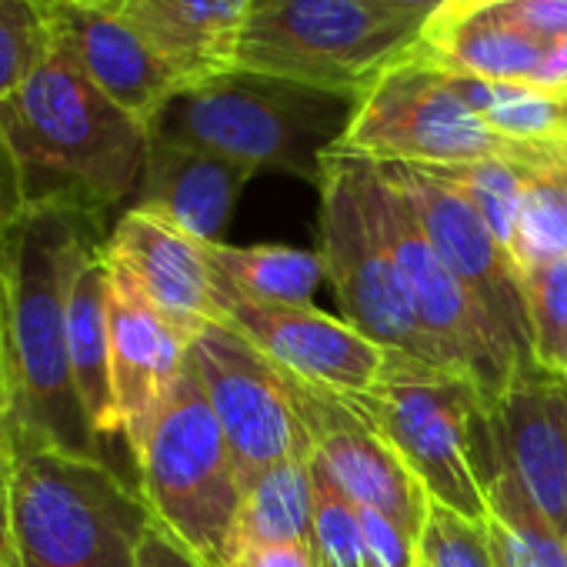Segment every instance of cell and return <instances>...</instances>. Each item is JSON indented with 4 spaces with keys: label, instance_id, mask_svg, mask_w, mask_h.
Segmentation results:
<instances>
[{
    "label": "cell",
    "instance_id": "obj_1",
    "mask_svg": "<svg viewBox=\"0 0 567 567\" xmlns=\"http://www.w3.org/2000/svg\"><path fill=\"white\" fill-rule=\"evenodd\" d=\"M104 240V217L71 207H28L0 234V404L14 431L107 464L71 371V291Z\"/></svg>",
    "mask_w": 567,
    "mask_h": 567
},
{
    "label": "cell",
    "instance_id": "obj_2",
    "mask_svg": "<svg viewBox=\"0 0 567 567\" xmlns=\"http://www.w3.org/2000/svg\"><path fill=\"white\" fill-rule=\"evenodd\" d=\"M28 207H71L104 217L134 200L151 131L114 104L61 48L0 101Z\"/></svg>",
    "mask_w": 567,
    "mask_h": 567
},
{
    "label": "cell",
    "instance_id": "obj_3",
    "mask_svg": "<svg viewBox=\"0 0 567 567\" xmlns=\"http://www.w3.org/2000/svg\"><path fill=\"white\" fill-rule=\"evenodd\" d=\"M354 94L230 71L167 101L151 134L227 157L247 171H280L321 184L328 154L348 134Z\"/></svg>",
    "mask_w": 567,
    "mask_h": 567
},
{
    "label": "cell",
    "instance_id": "obj_4",
    "mask_svg": "<svg viewBox=\"0 0 567 567\" xmlns=\"http://www.w3.org/2000/svg\"><path fill=\"white\" fill-rule=\"evenodd\" d=\"M154 520L141 491L91 457L34 434L11 444V530L18 567H137Z\"/></svg>",
    "mask_w": 567,
    "mask_h": 567
},
{
    "label": "cell",
    "instance_id": "obj_5",
    "mask_svg": "<svg viewBox=\"0 0 567 567\" xmlns=\"http://www.w3.org/2000/svg\"><path fill=\"white\" fill-rule=\"evenodd\" d=\"M398 454L427 497L474 524L487 520V484L501 467L491 408L467 378L391 354L384 381L344 394Z\"/></svg>",
    "mask_w": 567,
    "mask_h": 567
},
{
    "label": "cell",
    "instance_id": "obj_6",
    "mask_svg": "<svg viewBox=\"0 0 567 567\" xmlns=\"http://www.w3.org/2000/svg\"><path fill=\"white\" fill-rule=\"evenodd\" d=\"M424 21L388 0H254L237 71L364 97L417 44Z\"/></svg>",
    "mask_w": 567,
    "mask_h": 567
},
{
    "label": "cell",
    "instance_id": "obj_7",
    "mask_svg": "<svg viewBox=\"0 0 567 567\" xmlns=\"http://www.w3.org/2000/svg\"><path fill=\"white\" fill-rule=\"evenodd\" d=\"M134 467L154 520L204 564L224 567L244 491L190 361L167 391Z\"/></svg>",
    "mask_w": 567,
    "mask_h": 567
},
{
    "label": "cell",
    "instance_id": "obj_8",
    "mask_svg": "<svg viewBox=\"0 0 567 567\" xmlns=\"http://www.w3.org/2000/svg\"><path fill=\"white\" fill-rule=\"evenodd\" d=\"M334 151L374 164L451 167L474 161H514L527 167L554 164L564 151L524 147L491 131L444 81L437 68L411 51L391 64L358 101L348 134Z\"/></svg>",
    "mask_w": 567,
    "mask_h": 567
},
{
    "label": "cell",
    "instance_id": "obj_9",
    "mask_svg": "<svg viewBox=\"0 0 567 567\" xmlns=\"http://www.w3.org/2000/svg\"><path fill=\"white\" fill-rule=\"evenodd\" d=\"M318 187V254L324 260V277L331 280L334 298L341 305V318L384 351L451 371L414 318L404 277L364 204L354 157L344 151H331Z\"/></svg>",
    "mask_w": 567,
    "mask_h": 567
},
{
    "label": "cell",
    "instance_id": "obj_10",
    "mask_svg": "<svg viewBox=\"0 0 567 567\" xmlns=\"http://www.w3.org/2000/svg\"><path fill=\"white\" fill-rule=\"evenodd\" d=\"M354 157L358 184L364 194V204L404 277V288L411 295L414 318L421 331L434 341L441 358L451 371L477 384L487 408L504 394L514 361L467 298V291L457 284V277L444 267L437 250L431 247L414 204L408 194L388 177V171L368 157Z\"/></svg>",
    "mask_w": 567,
    "mask_h": 567
},
{
    "label": "cell",
    "instance_id": "obj_11",
    "mask_svg": "<svg viewBox=\"0 0 567 567\" xmlns=\"http://www.w3.org/2000/svg\"><path fill=\"white\" fill-rule=\"evenodd\" d=\"M381 167L414 204L431 247L437 250L444 267L457 277V284L467 291V298L474 301V308L501 341V348L511 354L514 371L520 364H534L524 274L514 254L494 237V230L484 224L474 204L447 181L411 164H381Z\"/></svg>",
    "mask_w": 567,
    "mask_h": 567
},
{
    "label": "cell",
    "instance_id": "obj_12",
    "mask_svg": "<svg viewBox=\"0 0 567 567\" xmlns=\"http://www.w3.org/2000/svg\"><path fill=\"white\" fill-rule=\"evenodd\" d=\"M187 361L227 437L240 491L267 467L311 447V437L284 388L280 368L267 361L230 324L204 328Z\"/></svg>",
    "mask_w": 567,
    "mask_h": 567
},
{
    "label": "cell",
    "instance_id": "obj_13",
    "mask_svg": "<svg viewBox=\"0 0 567 567\" xmlns=\"http://www.w3.org/2000/svg\"><path fill=\"white\" fill-rule=\"evenodd\" d=\"M280 378L331 481L354 504L388 514L414 540H421L434 501L398 461V454L371 431L344 394L308 384L288 371H280Z\"/></svg>",
    "mask_w": 567,
    "mask_h": 567
},
{
    "label": "cell",
    "instance_id": "obj_14",
    "mask_svg": "<svg viewBox=\"0 0 567 567\" xmlns=\"http://www.w3.org/2000/svg\"><path fill=\"white\" fill-rule=\"evenodd\" d=\"M220 305L227 324L240 331L267 361L308 384L338 391V394H368L374 391L388 368L391 354L344 318H331L311 305H260L234 295L217 277Z\"/></svg>",
    "mask_w": 567,
    "mask_h": 567
},
{
    "label": "cell",
    "instance_id": "obj_15",
    "mask_svg": "<svg viewBox=\"0 0 567 567\" xmlns=\"http://www.w3.org/2000/svg\"><path fill=\"white\" fill-rule=\"evenodd\" d=\"M491 431L501 464L567 537V378L520 364L491 404Z\"/></svg>",
    "mask_w": 567,
    "mask_h": 567
},
{
    "label": "cell",
    "instance_id": "obj_16",
    "mask_svg": "<svg viewBox=\"0 0 567 567\" xmlns=\"http://www.w3.org/2000/svg\"><path fill=\"white\" fill-rule=\"evenodd\" d=\"M104 260L111 274L107 315H111L114 404H117L124 444L131 457H137L167 391L174 388V381L187 364L190 341L144 298V291L121 264H114L107 254Z\"/></svg>",
    "mask_w": 567,
    "mask_h": 567
},
{
    "label": "cell",
    "instance_id": "obj_17",
    "mask_svg": "<svg viewBox=\"0 0 567 567\" xmlns=\"http://www.w3.org/2000/svg\"><path fill=\"white\" fill-rule=\"evenodd\" d=\"M104 254L134 277L144 298L187 341L210 324H227L207 244L174 224L127 207L107 234Z\"/></svg>",
    "mask_w": 567,
    "mask_h": 567
},
{
    "label": "cell",
    "instance_id": "obj_18",
    "mask_svg": "<svg viewBox=\"0 0 567 567\" xmlns=\"http://www.w3.org/2000/svg\"><path fill=\"white\" fill-rule=\"evenodd\" d=\"M54 48H61L114 104L147 131L184 84L101 0H44Z\"/></svg>",
    "mask_w": 567,
    "mask_h": 567
},
{
    "label": "cell",
    "instance_id": "obj_19",
    "mask_svg": "<svg viewBox=\"0 0 567 567\" xmlns=\"http://www.w3.org/2000/svg\"><path fill=\"white\" fill-rule=\"evenodd\" d=\"M187 87L237 71L254 0H101Z\"/></svg>",
    "mask_w": 567,
    "mask_h": 567
},
{
    "label": "cell",
    "instance_id": "obj_20",
    "mask_svg": "<svg viewBox=\"0 0 567 567\" xmlns=\"http://www.w3.org/2000/svg\"><path fill=\"white\" fill-rule=\"evenodd\" d=\"M254 171L151 134L134 210L154 214L200 244H224L234 204Z\"/></svg>",
    "mask_w": 567,
    "mask_h": 567
},
{
    "label": "cell",
    "instance_id": "obj_21",
    "mask_svg": "<svg viewBox=\"0 0 567 567\" xmlns=\"http://www.w3.org/2000/svg\"><path fill=\"white\" fill-rule=\"evenodd\" d=\"M550 44L527 34L514 21H507L491 4H444L434 11L417 44L411 48L414 58L484 81L501 84H537V74L547 61Z\"/></svg>",
    "mask_w": 567,
    "mask_h": 567
},
{
    "label": "cell",
    "instance_id": "obj_22",
    "mask_svg": "<svg viewBox=\"0 0 567 567\" xmlns=\"http://www.w3.org/2000/svg\"><path fill=\"white\" fill-rule=\"evenodd\" d=\"M111 274L104 260V244L81 264L74 291H71V371L91 421V431L107 457V444L124 437L121 417L114 404V378H111ZM111 464V461H107Z\"/></svg>",
    "mask_w": 567,
    "mask_h": 567
},
{
    "label": "cell",
    "instance_id": "obj_23",
    "mask_svg": "<svg viewBox=\"0 0 567 567\" xmlns=\"http://www.w3.org/2000/svg\"><path fill=\"white\" fill-rule=\"evenodd\" d=\"M315 481L311 447L260 471L240 497L230 554L237 547H311ZM227 554V557H230ZM227 564V560H224Z\"/></svg>",
    "mask_w": 567,
    "mask_h": 567
},
{
    "label": "cell",
    "instance_id": "obj_24",
    "mask_svg": "<svg viewBox=\"0 0 567 567\" xmlns=\"http://www.w3.org/2000/svg\"><path fill=\"white\" fill-rule=\"evenodd\" d=\"M441 74L457 91V97L501 137L524 144V147L567 151V94L564 91H547L534 84H501V81H484L471 74H454V71H441Z\"/></svg>",
    "mask_w": 567,
    "mask_h": 567
},
{
    "label": "cell",
    "instance_id": "obj_25",
    "mask_svg": "<svg viewBox=\"0 0 567 567\" xmlns=\"http://www.w3.org/2000/svg\"><path fill=\"white\" fill-rule=\"evenodd\" d=\"M224 288L260 305H311L324 280V260L295 247H230L207 244Z\"/></svg>",
    "mask_w": 567,
    "mask_h": 567
},
{
    "label": "cell",
    "instance_id": "obj_26",
    "mask_svg": "<svg viewBox=\"0 0 567 567\" xmlns=\"http://www.w3.org/2000/svg\"><path fill=\"white\" fill-rule=\"evenodd\" d=\"M511 254L520 274L567 257V181L560 161L527 167Z\"/></svg>",
    "mask_w": 567,
    "mask_h": 567
},
{
    "label": "cell",
    "instance_id": "obj_27",
    "mask_svg": "<svg viewBox=\"0 0 567 567\" xmlns=\"http://www.w3.org/2000/svg\"><path fill=\"white\" fill-rule=\"evenodd\" d=\"M434 177L447 181L457 187L474 210L484 217V224L494 230V237L511 250L514 244V227H517V210L524 197V177L527 164L514 161H474V164H451V167H424Z\"/></svg>",
    "mask_w": 567,
    "mask_h": 567
},
{
    "label": "cell",
    "instance_id": "obj_28",
    "mask_svg": "<svg viewBox=\"0 0 567 567\" xmlns=\"http://www.w3.org/2000/svg\"><path fill=\"white\" fill-rule=\"evenodd\" d=\"M311 481H315V530H311L315 567H371L358 504L331 481L315 447H311Z\"/></svg>",
    "mask_w": 567,
    "mask_h": 567
},
{
    "label": "cell",
    "instance_id": "obj_29",
    "mask_svg": "<svg viewBox=\"0 0 567 567\" xmlns=\"http://www.w3.org/2000/svg\"><path fill=\"white\" fill-rule=\"evenodd\" d=\"M51 51L54 34L44 0H0V101L24 87Z\"/></svg>",
    "mask_w": 567,
    "mask_h": 567
},
{
    "label": "cell",
    "instance_id": "obj_30",
    "mask_svg": "<svg viewBox=\"0 0 567 567\" xmlns=\"http://www.w3.org/2000/svg\"><path fill=\"white\" fill-rule=\"evenodd\" d=\"M534 361L544 371H567V257L524 270Z\"/></svg>",
    "mask_w": 567,
    "mask_h": 567
},
{
    "label": "cell",
    "instance_id": "obj_31",
    "mask_svg": "<svg viewBox=\"0 0 567 567\" xmlns=\"http://www.w3.org/2000/svg\"><path fill=\"white\" fill-rule=\"evenodd\" d=\"M421 567H494L487 527L474 524L441 504H431L417 540Z\"/></svg>",
    "mask_w": 567,
    "mask_h": 567
},
{
    "label": "cell",
    "instance_id": "obj_32",
    "mask_svg": "<svg viewBox=\"0 0 567 567\" xmlns=\"http://www.w3.org/2000/svg\"><path fill=\"white\" fill-rule=\"evenodd\" d=\"M358 517H361L371 567H421L417 540L401 524H394L388 514L361 507V504H358Z\"/></svg>",
    "mask_w": 567,
    "mask_h": 567
},
{
    "label": "cell",
    "instance_id": "obj_33",
    "mask_svg": "<svg viewBox=\"0 0 567 567\" xmlns=\"http://www.w3.org/2000/svg\"><path fill=\"white\" fill-rule=\"evenodd\" d=\"M481 4L497 8L507 21L547 44L567 38V0H481Z\"/></svg>",
    "mask_w": 567,
    "mask_h": 567
},
{
    "label": "cell",
    "instance_id": "obj_34",
    "mask_svg": "<svg viewBox=\"0 0 567 567\" xmlns=\"http://www.w3.org/2000/svg\"><path fill=\"white\" fill-rule=\"evenodd\" d=\"M24 210H28V200H24L21 164H18V154L4 124H0V234L11 230Z\"/></svg>",
    "mask_w": 567,
    "mask_h": 567
},
{
    "label": "cell",
    "instance_id": "obj_35",
    "mask_svg": "<svg viewBox=\"0 0 567 567\" xmlns=\"http://www.w3.org/2000/svg\"><path fill=\"white\" fill-rule=\"evenodd\" d=\"M137 567H210V564H204L197 554H190L164 524L151 520L141 537Z\"/></svg>",
    "mask_w": 567,
    "mask_h": 567
},
{
    "label": "cell",
    "instance_id": "obj_36",
    "mask_svg": "<svg viewBox=\"0 0 567 567\" xmlns=\"http://www.w3.org/2000/svg\"><path fill=\"white\" fill-rule=\"evenodd\" d=\"M224 567H315L311 547H237Z\"/></svg>",
    "mask_w": 567,
    "mask_h": 567
},
{
    "label": "cell",
    "instance_id": "obj_37",
    "mask_svg": "<svg viewBox=\"0 0 567 567\" xmlns=\"http://www.w3.org/2000/svg\"><path fill=\"white\" fill-rule=\"evenodd\" d=\"M0 567H18L11 530V461H0Z\"/></svg>",
    "mask_w": 567,
    "mask_h": 567
},
{
    "label": "cell",
    "instance_id": "obj_38",
    "mask_svg": "<svg viewBox=\"0 0 567 567\" xmlns=\"http://www.w3.org/2000/svg\"><path fill=\"white\" fill-rule=\"evenodd\" d=\"M11 444H14V427L4 404H0V461H11Z\"/></svg>",
    "mask_w": 567,
    "mask_h": 567
},
{
    "label": "cell",
    "instance_id": "obj_39",
    "mask_svg": "<svg viewBox=\"0 0 567 567\" xmlns=\"http://www.w3.org/2000/svg\"><path fill=\"white\" fill-rule=\"evenodd\" d=\"M388 4H398V8H404V11H414V14L431 18L434 11L444 8V0H388Z\"/></svg>",
    "mask_w": 567,
    "mask_h": 567
},
{
    "label": "cell",
    "instance_id": "obj_40",
    "mask_svg": "<svg viewBox=\"0 0 567 567\" xmlns=\"http://www.w3.org/2000/svg\"><path fill=\"white\" fill-rule=\"evenodd\" d=\"M560 174H564V181H567V151L560 154Z\"/></svg>",
    "mask_w": 567,
    "mask_h": 567
},
{
    "label": "cell",
    "instance_id": "obj_41",
    "mask_svg": "<svg viewBox=\"0 0 567 567\" xmlns=\"http://www.w3.org/2000/svg\"><path fill=\"white\" fill-rule=\"evenodd\" d=\"M444 4H474V0H444Z\"/></svg>",
    "mask_w": 567,
    "mask_h": 567
},
{
    "label": "cell",
    "instance_id": "obj_42",
    "mask_svg": "<svg viewBox=\"0 0 567 567\" xmlns=\"http://www.w3.org/2000/svg\"><path fill=\"white\" fill-rule=\"evenodd\" d=\"M564 378H567V371H564Z\"/></svg>",
    "mask_w": 567,
    "mask_h": 567
}]
</instances>
